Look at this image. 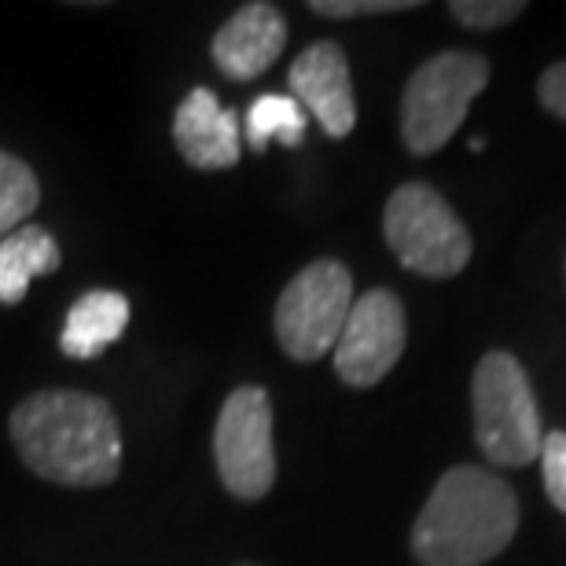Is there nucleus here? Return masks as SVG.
Listing matches in <instances>:
<instances>
[{"label": "nucleus", "instance_id": "f257e3e1", "mask_svg": "<svg viewBox=\"0 0 566 566\" xmlns=\"http://www.w3.org/2000/svg\"><path fill=\"white\" fill-rule=\"evenodd\" d=\"M11 441L33 474L71 490L111 485L122 471L115 409L85 390H38L11 412Z\"/></svg>", "mask_w": 566, "mask_h": 566}, {"label": "nucleus", "instance_id": "f03ea898", "mask_svg": "<svg viewBox=\"0 0 566 566\" xmlns=\"http://www.w3.org/2000/svg\"><path fill=\"white\" fill-rule=\"evenodd\" d=\"M518 496L493 471L457 463L430 490L412 526V556L423 566H482L512 545Z\"/></svg>", "mask_w": 566, "mask_h": 566}, {"label": "nucleus", "instance_id": "7ed1b4c3", "mask_svg": "<svg viewBox=\"0 0 566 566\" xmlns=\"http://www.w3.org/2000/svg\"><path fill=\"white\" fill-rule=\"evenodd\" d=\"M474 441L493 468H526L541 457V412L526 368L507 354L490 349L471 379Z\"/></svg>", "mask_w": 566, "mask_h": 566}, {"label": "nucleus", "instance_id": "20e7f679", "mask_svg": "<svg viewBox=\"0 0 566 566\" xmlns=\"http://www.w3.org/2000/svg\"><path fill=\"white\" fill-rule=\"evenodd\" d=\"M490 85V63L479 52H438L409 77L401 96V140L412 155L441 151L463 126L474 96Z\"/></svg>", "mask_w": 566, "mask_h": 566}, {"label": "nucleus", "instance_id": "39448f33", "mask_svg": "<svg viewBox=\"0 0 566 566\" xmlns=\"http://www.w3.org/2000/svg\"><path fill=\"white\" fill-rule=\"evenodd\" d=\"M382 235L394 258L427 280H449L471 262V235L446 196L423 180H409L382 210Z\"/></svg>", "mask_w": 566, "mask_h": 566}, {"label": "nucleus", "instance_id": "423d86ee", "mask_svg": "<svg viewBox=\"0 0 566 566\" xmlns=\"http://www.w3.org/2000/svg\"><path fill=\"white\" fill-rule=\"evenodd\" d=\"M354 310V276L335 258L305 265L276 302V338L280 349L298 365H313L327 349H335Z\"/></svg>", "mask_w": 566, "mask_h": 566}, {"label": "nucleus", "instance_id": "0eeeda50", "mask_svg": "<svg viewBox=\"0 0 566 566\" xmlns=\"http://www.w3.org/2000/svg\"><path fill=\"white\" fill-rule=\"evenodd\" d=\"M221 485L240 501H262L276 482L273 401L262 387H235L213 427Z\"/></svg>", "mask_w": 566, "mask_h": 566}, {"label": "nucleus", "instance_id": "6e6552de", "mask_svg": "<svg viewBox=\"0 0 566 566\" xmlns=\"http://www.w3.org/2000/svg\"><path fill=\"white\" fill-rule=\"evenodd\" d=\"M335 371L349 387H376L405 354V305L394 291H365L335 343Z\"/></svg>", "mask_w": 566, "mask_h": 566}, {"label": "nucleus", "instance_id": "1a4fd4ad", "mask_svg": "<svg viewBox=\"0 0 566 566\" xmlns=\"http://www.w3.org/2000/svg\"><path fill=\"white\" fill-rule=\"evenodd\" d=\"M291 99H298L305 115L321 122L327 137L343 140L357 126V99H354V77H349L346 52L335 41H313L310 49L298 52L287 74Z\"/></svg>", "mask_w": 566, "mask_h": 566}, {"label": "nucleus", "instance_id": "9d476101", "mask_svg": "<svg viewBox=\"0 0 566 566\" xmlns=\"http://www.w3.org/2000/svg\"><path fill=\"white\" fill-rule=\"evenodd\" d=\"M287 44V19L276 4L254 0V4L235 8V15L213 33V63L232 82H254L280 60Z\"/></svg>", "mask_w": 566, "mask_h": 566}, {"label": "nucleus", "instance_id": "9b49d317", "mask_svg": "<svg viewBox=\"0 0 566 566\" xmlns=\"http://www.w3.org/2000/svg\"><path fill=\"white\" fill-rule=\"evenodd\" d=\"M174 144L196 169H232L240 163V122L210 88H191L174 115Z\"/></svg>", "mask_w": 566, "mask_h": 566}, {"label": "nucleus", "instance_id": "f8f14e48", "mask_svg": "<svg viewBox=\"0 0 566 566\" xmlns=\"http://www.w3.org/2000/svg\"><path fill=\"white\" fill-rule=\"evenodd\" d=\"M129 324V298L118 291H88L82 294L71 313H66V324H63V335H60V346L66 357L74 360H93L104 354L107 346H115L122 332Z\"/></svg>", "mask_w": 566, "mask_h": 566}, {"label": "nucleus", "instance_id": "ddd939ff", "mask_svg": "<svg viewBox=\"0 0 566 566\" xmlns=\"http://www.w3.org/2000/svg\"><path fill=\"white\" fill-rule=\"evenodd\" d=\"M63 262L60 243L41 224H22L0 240V305H19L30 283L55 273Z\"/></svg>", "mask_w": 566, "mask_h": 566}, {"label": "nucleus", "instance_id": "4468645a", "mask_svg": "<svg viewBox=\"0 0 566 566\" xmlns=\"http://www.w3.org/2000/svg\"><path fill=\"white\" fill-rule=\"evenodd\" d=\"M247 144L251 151L262 155L269 144L280 140L283 147H298L305 140V111L298 107V99L265 93L258 96L251 111H247Z\"/></svg>", "mask_w": 566, "mask_h": 566}, {"label": "nucleus", "instance_id": "2eb2a0df", "mask_svg": "<svg viewBox=\"0 0 566 566\" xmlns=\"http://www.w3.org/2000/svg\"><path fill=\"white\" fill-rule=\"evenodd\" d=\"M41 185L22 158L0 151V240L11 235L22 221L38 210Z\"/></svg>", "mask_w": 566, "mask_h": 566}, {"label": "nucleus", "instance_id": "dca6fc26", "mask_svg": "<svg viewBox=\"0 0 566 566\" xmlns=\"http://www.w3.org/2000/svg\"><path fill=\"white\" fill-rule=\"evenodd\" d=\"M526 11L523 0H452L449 15L463 30H501Z\"/></svg>", "mask_w": 566, "mask_h": 566}, {"label": "nucleus", "instance_id": "f3484780", "mask_svg": "<svg viewBox=\"0 0 566 566\" xmlns=\"http://www.w3.org/2000/svg\"><path fill=\"white\" fill-rule=\"evenodd\" d=\"M541 468H545L548 501L566 512V430H552L541 441Z\"/></svg>", "mask_w": 566, "mask_h": 566}, {"label": "nucleus", "instance_id": "a211bd4d", "mask_svg": "<svg viewBox=\"0 0 566 566\" xmlns=\"http://www.w3.org/2000/svg\"><path fill=\"white\" fill-rule=\"evenodd\" d=\"M420 8L416 0H313L310 11L324 19H354V15H394V11Z\"/></svg>", "mask_w": 566, "mask_h": 566}, {"label": "nucleus", "instance_id": "6ab92c4d", "mask_svg": "<svg viewBox=\"0 0 566 566\" xmlns=\"http://www.w3.org/2000/svg\"><path fill=\"white\" fill-rule=\"evenodd\" d=\"M537 99L548 115H556L566 122V60L563 63H552L537 82Z\"/></svg>", "mask_w": 566, "mask_h": 566}, {"label": "nucleus", "instance_id": "aec40b11", "mask_svg": "<svg viewBox=\"0 0 566 566\" xmlns=\"http://www.w3.org/2000/svg\"><path fill=\"white\" fill-rule=\"evenodd\" d=\"M243 566H251V563H243Z\"/></svg>", "mask_w": 566, "mask_h": 566}]
</instances>
